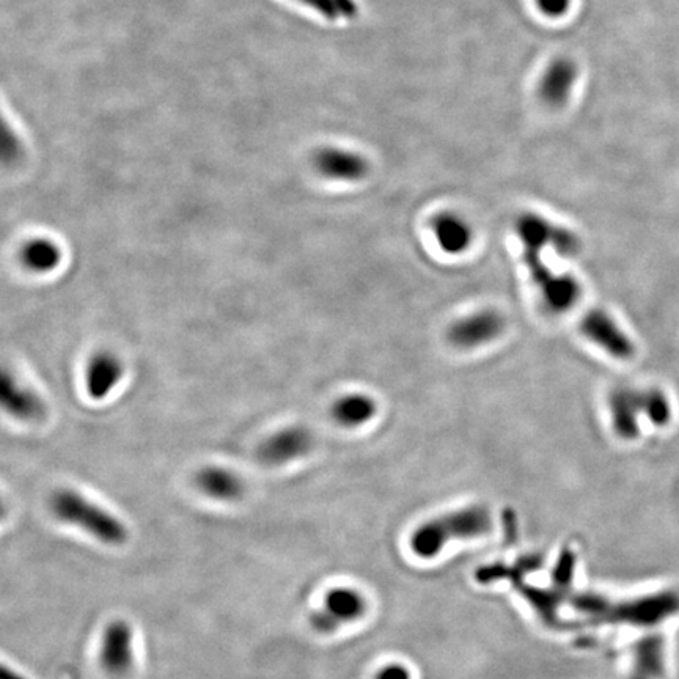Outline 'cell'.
Listing matches in <instances>:
<instances>
[{
  "instance_id": "1",
  "label": "cell",
  "mask_w": 679,
  "mask_h": 679,
  "mask_svg": "<svg viewBox=\"0 0 679 679\" xmlns=\"http://www.w3.org/2000/svg\"><path fill=\"white\" fill-rule=\"evenodd\" d=\"M571 606L590 621L651 628L679 612L678 591H661L642 598L612 601L598 593H579Z\"/></svg>"
},
{
  "instance_id": "2",
  "label": "cell",
  "mask_w": 679,
  "mask_h": 679,
  "mask_svg": "<svg viewBox=\"0 0 679 679\" xmlns=\"http://www.w3.org/2000/svg\"><path fill=\"white\" fill-rule=\"evenodd\" d=\"M492 529L491 513L483 505L461 508L423 522L409 540L414 555L434 558L455 540H475Z\"/></svg>"
},
{
  "instance_id": "3",
  "label": "cell",
  "mask_w": 679,
  "mask_h": 679,
  "mask_svg": "<svg viewBox=\"0 0 679 679\" xmlns=\"http://www.w3.org/2000/svg\"><path fill=\"white\" fill-rule=\"evenodd\" d=\"M49 507L59 521L79 527L106 546H123L128 541V527L79 492L59 489L52 494Z\"/></svg>"
},
{
  "instance_id": "4",
  "label": "cell",
  "mask_w": 679,
  "mask_h": 679,
  "mask_svg": "<svg viewBox=\"0 0 679 679\" xmlns=\"http://www.w3.org/2000/svg\"><path fill=\"white\" fill-rule=\"evenodd\" d=\"M524 261L533 283L540 291L544 304L552 312H566V310L573 309L574 304L579 301L582 288L571 274H558L552 271L549 266H546L538 250L524 249Z\"/></svg>"
},
{
  "instance_id": "5",
  "label": "cell",
  "mask_w": 679,
  "mask_h": 679,
  "mask_svg": "<svg viewBox=\"0 0 679 679\" xmlns=\"http://www.w3.org/2000/svg\"><path fill=\"white\" fill-rule=\"evenodd\" d=\"M367 612V599L356 588L334 587L327 591L320 609L310 613L309 623L318 634H335L345 624L360 620Z\"/></svg>"
},
{
  "instance_id": "6",
  "label": "cell",
  "mask_w": 679,
  "mask_h": 679,
  "mask_svg": "<svg viewBox=\"0 0 679 679\" xmlns=\"http://www.w3.org/2000/svg\"><path fill=\"white\" fill-rule=\"evenodd\" d=\"M516 233L524 249L541 250L552 247L558 255L571 258L579 255L580 239L562 225L552 224L535 213H524L516 221Z\"/></svg>"
},
{
  "instance_id": "7",
  "label": "cell",
  "mask_w": 679,
  "mask_h": 679,
  "mask_svg": "<svg viewBox=\"0 0 679 679\" xmlns=\"http://www.w3.org/2000/svg\"><path fill=\"white\" fill-rule=\"evenodd\" d=\"M574 565H576V557L573 552L563 551L562 557L558 560L555 579L551 587L538 590V588L518 584L522 596L532 604L541 620L549 626L557 624L558 607L562 606L573 582Z\"/></svg>"
},
{
  "instance_id": "8",
  "label": "cell",
  "mask_w": 679,
  "mask_h": 679,
  "mask_svg": "<svg viewBox=\"0 0 679 679\" xmlns=\"http://www.w3.org/2000/svg\"><path fill=\"white\" fill-rule=\"evenodd\" d=\"M505 329V318L497 310L485 309L450 324L447 340L458 349H475L494 342Z\"/></svg>"
},
{
  "instance_id": "9",
  "label": "cell",
  "mask_w": 679,
  "mask_h": 679,
  "mask_svg": "<svg viewBox=\"0 0 679 679\" xmlns=\"http://www.w3.org/2000/svg\"><path fill=\"white\" fill-rule=\"evenodd\" d=\"M136 661L134 629L128 621L114 620L104 628L101 639L100 664L111 676H125Z\"/></svg>"
},
{
  "instance_id": "10",
  "label": "cell",
  "mask_w": 679,
  "mask_h": 679,
  "mask_svg": "<svg viewBox=\"0 0 679 679\" xmlns=\"http://www.w3.org/2000/svg\"><path fill=\"white\" fill-rule=\"evenodd\" d=\"M580 331L591 343L604 353L618 360H629L635 354V346L626 332L604 310H590L580 323Z\"/></svg>"
},
{
  "instance_id": "11",
  "label": "cell",
  "mask_w": 679,
  "mask_h": 679,
  "mask_svg": "<svg viewBox=\"0 0 679 679\" xmlns=\"http://www.w3.org/2000/svg\"><path fill=\"white\" fill-rule=\"evenodd\" d=\"M313 434L305 426H290L269 436L257 450L258 459L265 466H283L310 452Z\"/></svg>"
},
{
  "instance_id": "12",
  "label": "cell",
  "mask_w": 679,
  "mask_h": 679,
  "mask_svg": "<svg viewBox=\"0 0 679 679\" xmlns=\"http://www.w3.org/2000/svg\"><path fill=\"white\" fill-rule=\"evenodd\" d=\"M610 420L621 439H635L640 434L639 417L643 415L642 390L618 387L609 397Z\"/></svg>"
},
{
  "instance_id": "13",
  "label": "cell",
  "mask_w": 679,
  "mask_h": 679,
  "mask_svg": "<svg viewBox=\"0 0 679 679\" xmlns=\"http://www.w3.org/2000/svg\"><path fill=\"white\" fill-rule=\"evenodd\" d=\"M194 483L202 494L219 502H235L246 491L243 478L225 467H203L195 474Z\"/></svg>"
},
{
  "instance_id": "14",
  "label": "cell",
  "mask_w": 679,
  "mask_h": 679,
  "mask_svg": "<svg viewBox=\"0 0 679 679\" xmlns=\"http://www.w3.org/2000/svg\"><path fill=\"white\" fill-rule=\"evenodd\" d=\"M123 376L122 360L111 351H100L90 359L85 386L93 400H103L117 387Z\"/></svg>"
},
{
  "instance_id": "15",
  "label": "cell",
  "mask_w": 679,
  "mask_h": 679,
  "mask_svg": "<svg viewBox=\"0 0 679 679\" xmlns=\"http://www.w3.org/2000/svg\"><path fill=\"white\" fill-rule=\"evenodd\" d=\"M321 175L337 181H359L368 173V162L351 151L326 148L315 159Z\"/></svg>"
},
{
  "instance_id": "16",
  "label": "cell",
  "mask_w": 679,
  "mask_h": 679,
  "mask_svg": "<svg viewBox=\"0 0 679 679\" xmlns=\"http://www.w3.org/2000/svg\"><path fill=\"white\" fill-rule=\"evenodd\" d=\"M577 82V67L573 60L557 59L544 71L540 84L541 100L552 107L568 101Z\"/></svg>"
},
{
  "instance_id": "17",
  "label": "cell",
  "mask_w": 679,
  "mask_h": 679,
  "mask_svg": "<svg viewBox=\"0 0 679 679\" xmlns=\"http://www.w3.org/2000/svg\"><path fill=\"white\" fill-rule=\"evenodd\" d=\"M0 403L8 414L27 422L38 420L45 414L43 401L32 390L19 386L16 379L8 375L7 371L2 375L0 384Z\"/></svg>"
},
{
  "instance_id": "18",
  "label": "cell",
  "mask_w": 679,
  "mask_h": 679,
  "mask_svg": "<svg viewBox=\"0 0 679 679\" xmlns=\"http://www.w3.org/2000/svg\"><path fill=\"white\" fill-rule=\"evenodd\" d=\"M434 238L445 254H464L474 241V232L466 219L455 213H441L431 222Z\"/></svg>"
},
{
  "instance_id": "19",
  "label": "cell",
  "mask_w": 679,
  "mask_h": 679,
  "mask_svg": "<svg viewBox=\"0 0 679 679\" xmlns=\"http://www.w3.org/2000/svg\"><path fill=\"white\" fill-rule=\"evenodd\" d=\"M665 675V643L661 635H646L634 646V662L628 679H662Z\"/></svg>"
},
{
  "instance_id": "20",
  "label": "cell",
  "mask_w": 679,
  "mask_h": 679,
  "mask_svg": "<svg viewBox=\"0 0 679 679\" xmlns=\"http://www.w3.org/2000/svg\"><path fill=\"white\" fill-rule=\"evenodd\" d=\"M378 411V404L365 393H349L338 398L332 406V417L338 425L357 428L370 422Z\"/></svg>"
},
{
  "instance_id": "21",
  "label": "cell",
  "mask_w": 679,
  "mask_h": 679,
  "mask_svg": "<svg viewBox=\"0 0 679 679\" xmlns=\"http://www.w3.org/2000/svg\"><path fill=\"white\" fill-rule=\"evenodd\" d=\"M19 258L30 271L45 274L54 271L60 265L62 250L51 239L35 238L21 247Z\"/></svg>"
},
{
  "instance_id": "22",
  "label": "cell",
  "mask_w": 679,
  "mask_h": 679,
  "mask_svg": "<svg viewBox=\"0 0 679 679\" xmlns=\"http://www.w3.org/2000/svg\"><path fill=\"white\" fill-rule=\"evenodd\" d=\"M643 417L654 426L668 425L672 420V406L667 395L659 389L642 390Z\"/></svg>"
},
{
  "instance_id": "23",
  "label": "cell",
  "mask_w": 679,
  "mask_h": 679,
  "mask_svg": "<svg viewBox=\"0 0 679 679\" xmlns=\"http://www.w3.org/2000/svg\"><path fill=\"white\" fill-rule=\"evenodd\" d=\"M302 2L316 8L329 19L342 18V16L351 18L357 12L353 0H302Z\"/></svg>"
},
{
  "instance_id": "24",
  "label": "cell",
  "mask_w": 679,
  "mask_h": 679,
  "mask_svg": "<svg viewBox=\"0 0 679 679\" xmlns=\"http://www.w3.org/2000/svg\"><path fill=\"white\" fill-rule=\"evenodd\" d=\"M536 7L547 18H562L571 7V0H535Z\"/></svg>"
},
{
  "instance_id": "25",
  "label": "cell",
  "mask_w": 679,
  "mask_h": 679,
  "mask_svg": "<svg viewBox=\"0 0 679 679\" xmlns=\"http://www.w3.org/2000/svg\"><path fill=\"white\" fill-rule=\"evenodd\" d=\"M375 679H411V673L404 665L390 664L382 667L376 673Z\"/></svg>"
}]
</instances>
